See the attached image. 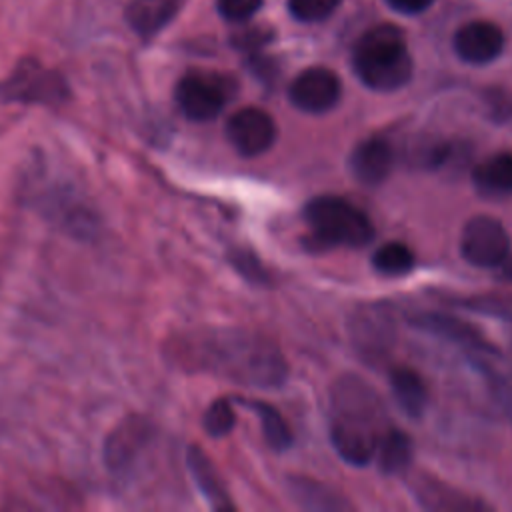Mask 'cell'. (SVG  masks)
<instances>
[{"mask_svg":"<svg viewBox=\"0 0 512 512\" xmlns=\"http://www.w3.org/2000/svg\"><path fill=\"white\" fill-rule=\"evenodd\" d=\"M420 330L438 334L442 338L452 340L454 344L472 348V352L478 350H488V344L480 338V334L476 332L474 326L452 318V316H444V314H420L412 320Z\"/></svg>","mask_w":512,"mask_h":512,"instance_id":"d6986e66","label":"cell"},{"mask_svg":"<svg viewBox=\"0 0 512 512\" xmlns=\"http://www.w3.org/2000/svg\"><path fill=\"white\" fill-rule=\"evenodd\" d=\"M230 260L234 262V266L248 278V280H252V282H256V280H264V270H262V266L258 264V260L250 254V252H232V256H230Z\"/></svg>","mask_w":512,"mask_h":512,"instance_id":"83f0119b","label":"cell"},{"mask_svg":"<svg viewBox=\"0 0 512 512\" xmlns=\"http://www.w3.org/2000/svg\"><path fill=\"white\" fill-rule=\"evenodd\" d=\"M34 206L48 222L74 238L88 240L98 232L100 222L96 212L68 182L48 184L42 188L34 198Z\"/></svg>","mask_w":512,"mask_h":512,"instance_id":"52a82bcc","label":"cell"},{"mask_svg":"<svg viewBox=\"0 0 512 512\" xmlns=\"http://www.w3.org/2000/svg\"><path fill=\"white\" fill-rule=\"evenodd\" d=\"M372 266L384 276H402L414 268V254L402 242H388L372 254Z\"/></svg>","mask_w":512,"mask_h":512,"instance_id":"603a6c76","label":"cell"},{"mask_svg":"<svg viewBox=\"0 0 512 512\" xmlns=\"http://www.w3.org/2000/svg\"><path fill=\"white\" fill-rule=\"evenodd\" d=\"M244 404L250 406L258 414V418L262 422L264 438L274 450H286L292 444V432H290L286 420L280 416V412L274 406H270L262 400L244 402Z\"/></svg>","mask_w":512,"mask_h":512,"instance_id":"44dd1931","label":"cell"},{"mask_svg":"<svg viewBox=\"0 0 512 512\" xmlns=\"http://www.w3.org/2000/svg\"><path fill=\"white\" fill-rule=\"evenodd\" d=\"M262 6V0H216L218 14L234 24L250 20Z\"/></svg>","mask_w":512,"mask_h":512,"instance_id":"484cf974","label":"cell"},{"mask_svg":"<svg viewBox=\"0 0 512 512\" xmlns=\"http://www.w3.org/2000/svg\"><path fill=\"white\" fill-rule=\"evenodd\" d=\"M72 98L68 78L36 56L20 58L10 74L0 80L2 104H32L58 108Z\"/></svg>","mask_w":512,"mask_h":512,"instance_id":"5b68a950","label":"cell"},{"mask_svg":"<svg viewBox=\"0 0 512 512\" xmlns=\"http://www.w3.org/2000/svg\"><path fill=\"white\" fill-rule=\"evenodd\" d=\"M510 238L506 228L492 216H474L460 236V252L466 262L492 268L508 258Z\"/></svg>","mask_w":512,"mask_h":512,"instance_id":"ba28073f","label":"cell"},{"mask_svg":"<svg viewBox=\"0 0 512 512\" xmlns=\"http://www.w3.org/2000/svg\"><path fill=\"white\" fill-rule=\"evenodd\" d=\"M340 0H288L290 14L300 22H320L332 16Z\"/></svg>","mask_w":512,"mask_h":512,"instance_id":"d4e9b609","label":"cell"},{"mask_svg":"<svg viewBox=\"0 0 512 512\" xmlns=\"http://www.w3.org/2000/svg\"><path fill=\"white\" fill-rule=\"evenodd\" d=\"M234 410L230 406L228 400H216L210 404V408L206 410L204 414V430L214 436V438H220V436H226L232 428H234Z\"/></svg>","mask_w":512,"mask_h":512,"instance_id":"cb8c5ba5","label":"cell"},{"mask_svg":"<svg viewBox=\"0 0 512 512\" xmlns=\"http://www.w3.org/2000/svg\"><path fill=\"white\" fill-rule=\"evenodd\" d=\"M266 42H268V32L264 28H256V26L244 28L232 36V44L244 52H254L258 46H262Z\"/></svg>","mask_w":512,"mask_h":512,"instance_id":"4316f807","label":"cell"},{"mask_svg":"<svg viewBox=\"0 0 512 512\" xmlns=\"http://www.w3.org/2000/svg\"><path fill=\"white\" fill-rule=\"evenodd\" d=\"M394 166V152L386 138L370 136L356 144L350 156V168L362 184L376 186L384 182Z\"/></svg>","mask_w":512,"mask_h":512,"instance_id":"5bb4252c","label":"cell"},{"mask_svg":"<svg viewBox=\"0 0 512 512\" xmlns=\"http://www.w3.org/2000/svg\"><path fill=\"white\" fill-rule=\"evenodd\" d=\"M352 68L362 84L378 92H392L412 78V56L404 34L392 24L366 30L354 44Z\"/></svg>","mask_w":512,"mask_h":512,"instance_id":"3957f363","label":"cell"},{"mask_svg":"<svg viewBox=\"0 0 512 512\" xmlns=\"http://www.w3.org/2000/svg\"><path fill=\"white\" fill-rule=\"evenodd\" d=\"M186 0H130L124 8L128 28L144 42L158 36L182 10Z\"/></svg>","mask_w":512,"mask_h":512,"instance_id":"4fadbf2b","label":"cell"},{"mask_svg":"<svg viewBox=\"0 0 512 512\" xmlns=\"http://www.w3.org/2000/svg\"><path fill=\"white\" fill-rule=\"evenodd\" d=\"M276 122L260 108H240L226 122V138L246 158L264 154L276 140Z\"/></svg>","mask_w":512,"mask_h":512,"instance_id":"30bf717a","label":"cell"},{"mask_svg":"<svg viewBox=\"0 0 512 512\" xmlns=\"http://www.w3.org/2000/svg\"><path fill=\"white\" fill-rule=\"evenodd\" d=\"M386 2L402 14H418L426 10L434 0H386Z\"/></svg>","mask_w":512,"mask_h":512,"instance_id":"f1b7e54d","label":"cell"},{"mask_svg":"<svg viewBox=\"0 0 512 512\" xmlns=\"http://www.w3.org/2000/svg\"><path fill=\"white\" fill-rule=\"evenodd\" d=\"M352 338L362 354L380 356L386 354L384 350L390 346L394 336V324L390 314L382 306H370L358 310L354 318Z\"/></svg>","mask_w":512,"mask_h":512,"instance_id":"9a60e30c","label":"cell"},{"mask_svg":"<svg viewBox=\"0 0 512 512\" xmlns=\"http://www.w3.org/2000/svg\"><path fill=\"white\" fill-rule=\"evenodd\" d=\"M236 94V80L214 70H190L174 88L180 112L194 122L216 118Z\"/></svg>","mask_w":512,"mask_h":512,"instance_id":"8992f818","label":"cell"},{"mask_svg":"<svg viewBox=\"0 0 512 512\" xmlns=\"http://www.w3.org/2000/svg\"><path fill=\"white\" fill-rule=\"evenodd\" d=\"M502 48L504 34L492 22H468L454 34V52L468 64H488L500 56Z\"/></svg>","mask_w":512,"mask_h":512,"instance_id":"7c38bea8","label":"cell"},{"mask_svg":"<svg viewBox=\"0 0 512 512\" xmlns=\"http://www.w3.org/2000/svg\"><path fill=\"white\" fill-rule=\"evenodd\" d=\"M292 494L302 506L312 508V510H342V508H346V502L338 494H332L330 488L316 484L312 480L292 478Z\"/></svg>","mask_w":512,"mask_h":512,"instance_id":"7402d4cb","label":"cell"},{"mask_svg":"<svg viewBox=\"0 0 512 512\" xmlns=\"http://www.w3.org/2000/svg\"><path fill=\"white\" fill-rule=\"evenodd\" d=\"M152 436H154V428L146 418L126 416L108 434L104 442V450H102L104 466L112 474H126L136 464V460L140 458V454L144 452Z\"/></svg>","mask_w":512,"mask_h":512,"instance_id":"9c48e42d","label":"cell"},{"mask_svg":"<svg viewBox=\"0 0 512 512\" xmlns=\"http://www.w3.org/2000/svg\"><path fill=\"white\" fill-rule=\"evenodd\" d=\"M386 410L360 378L344 376L332 388L330 438L336 452L354 466H366L386 432Z\"/></svg>","mask_w":512,"mask_h":512,"instance_id":"7a4b0ae2","label":"cell"},{"mask_svg":"<svg viewBox=\"0 0 512 512\" xmlns=\"http://www.w3.org/2000/svg\"><path fill=\"white\" fill-rule=\"evenodd\" d=\"M342 86L338 76L322 66L306 68L300 72L290 88H288V98L290 102L308 114H322L328 112L330 108L336 106L340 100Z\"/></svg>","mask_w":512,"mask_h":512,"instance_id":"8fae6325","label":"cell"},{"mask_svg":"<svg viewBox=\"0 0 512 512\" xmlns=\"http://www.w3.org/2000/svg\"><path fill=\"white\" fill-rule=\"evenodd\" d=\"M168 356L182 368L212 372L258 388L282 386L288 372L274 342L238 328H210L178 336Z\"/></svg>","mask_w":512,"mask_h":512,"instance_id":"6da1fadb","label":"cell"},{"mask_svg":"<svg viewBox=\"0 0 512 512\" xmlns=\"http://www.w3.org/2000/svg\"><path fill=\"white\" fill-rule=\"evenodd\" d=\"M374 456H376L378 466L384 472H388V474L402 472L412 460V442L404 432L388 428L382 434Z\"/></svg>","mask_w":512,"mask_h":512,"instance_id":"ffe728a7","label":"cell"},{"mask_svg":"<svg viewBox=\"0 0 512 512\" xmlns=\"http://www.w3.org/2000/svg\"><path fill=\"white\" fill-rule=\"evenodd\" d=\"M472 182L478 194L486 198H504L512 194V152H496L482 160L474 172Z\"/></svg>","mask_w":512,"mask_h":512,"instance_id":"2e32d148","label":"cell"},{"mask_svg":"<svg viewBox=\"0 0 512 512\" xmlns=\"http://www.w3.org/2000/svg\"><path fill=\"white\" fill-rule=\"evenodd\" d=\"M390 388H392V396H394L398 408L406 416H410V418L422 416L426 402H428V392H426L424 380L420 378L418 372H414L412 368H406V366H398V368L390 370Z\"/></svg>","mask_w":512,"mask_h":512,"instance_id":"ac0fdd59","label":"cell"},{"mask_svg":"<svg viewBox=\"0 0 512 512\" xmlns=\"http://www.w3.org/2000/svg\"><path fill=\"white\" fill-rule=\"evenodd\" d=\"M186 462H188L190 474H192L198 490L202 492V496L208 500V504L212 508H216V510L234 508L226 490H224V484L220 482V476H218L214 464L210 462V458L198 446L188 448Z\"/></svg>","mask_w":512,"mask_h":512,"instance_id":"e0dca14e","label":"cell"},{"mask_svg":"<svg viewBox=\"0 0 512 512\" xmlns=\"http://www.w3.org/2000/svg\"><path fill=\"white\" fill-rule=\"evenodd\" d=\"M306 224L312 230V244L332 246H364L374 238L370 218L352 202L340 196H318L304 206Z\"/></svg>","mask_w":512,"mask_h":512,"instance_id":"277c9868","label":"cell"}]
</instances>
